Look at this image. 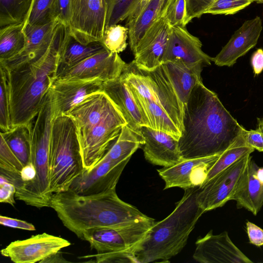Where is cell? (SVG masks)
<instances>
[{
  "instance_id": "obj_1",
  "label": "cell",
  "mask_w": 263,
  "mask_h": 263,
  "mask_svg": "<svg viewBox=\"0 0 263 263\" xmlns=\"http://www.w3.org/2000/svg\"><path fill=\"white\" fill-rule=\"evenodd\" d=\"M243 128L217 94L200 82L184 105L178 140L181 157L189 159L220 154L235 142Z\"/></svg>"
},
{
  "instance_id": "obj_2",
  "label": "cell",
  "mask_w": 263,
  "mask_h": 263,
  "mask_svg": "<svg viewBox=\"0 0 263 263\" xmlns=\"http://www.w3.org/2000/svg\"><path fill=\"white\" fill-rule=\"evenodd\" d=\"M49 207L63 225L80 238L86 230L121 227L151 218L122 200L116 187L97 195L81 196L68 190L53 194Z\"/></svg>"
},
{
  "instance_id": "obj_3",
  "label": "cell",
  "mask_w": 263,
  "mask_h": 263,
  "mask_svg": "<svg viewBox=\"0 0 263 263\" xmlns=\"http://www.w3.org/2000/svg\"><path fill=\"white\" fill-rule=\"evenodd\" d=\"M68 28L60 23L54 39L41 58L6 68L11 127L29 124L37 114L56 79L61 44Z\"/></svg>"
},
{
  "instance_id": "obj_4",
  "label": "cell",
  "mask_w": 263,
  "mask_h": 263,
  "mask_svg": "<svg viewBox=\"0 0 263 263\" xmlns=\"http://www.w3.org/2000/svg\"><path fill=\"white\" fill-rule=\"evenodd\" d=\"M199 188L185 189L174 210L163 220L155 221L141 241L129 250L133 262L167 261L181 252L204 213L196 200Z\"/></svg>"
},
{
  "instance_id": "obj_5",
  "label": "cell",
  "mask_w": 263,
  "mask_h": 263,
  "mask_svg": "<svg viewBox=\"0 0 263 263\" xmlns=\"http://www.w3.org/2000/svg\"><path fill=\"white\" fill-rule=\"evenodd\" d=\"M50 190L67 191L84 170L77 125L69 115L54 117L49 146Z\"/></svg>"
},
{
  "instance_id": "obj_6",
  "label": "cell",
  "mask_w": 263,
  "mask_h": 263,
  "mask_svg": "<svg viewBox=\"0 0 263 263\" xmlns=\"http://www.w3.org/2000/svg\"><path fill=\"white\" fill-rule=\"evenodd\" d=\"M121 76L141 97L160 105L182 130L184 104L163 64L147 70L138 67L133 60L126 64Z\"/></svg>"
},
{
  "instance_id": "obj_7",
  "label": "cell",
  "mask_w": 263,
  "mask_h": 263,
  "mask_svg": "<svg viewBox=\"0 0 263 263\" xmlns=\"http://www.w3.org/2000/svg\"><path fill=\"white\" fill-rule=\"evenodd\" d=\"M126 124L127 122L117 108L95 126L79 133L85 171H89L97 165L118 137L122 127Z\"/></svg>"
},
{
  "instance_id": "obj_8",
  "label": "cell",
  "mask_w": 263,
  "mask_h": 263,
  "mask_svg": "<svg viewBox=\"0 0 263 263\" xmlns=\"http://www.w3.org/2000/svg\"><path fill=\"white\" fill-rule=\"evenodd\" d=\"M153 218L121 227H98L85 230L80 239L89 242L97 253L129 250L144 237L154 224Z\"/></svg>"
},
{
  "instance_id": "obj_9",
  "label": "cell",
  "mask_w": 263,
  "mask_h": 263,
  "mask_svg": "<svg viewBox=\"0 0 263 263\" xmlns=\"http://www.w3.org/2000/svg\"><path fill=\"white\" fill-rule=\"evenodd\" d=\"M106 14V0H70L69 34L83 44L101 41Z\"/></svg>"
},
{
  "instance_id": "obj_10",
  "label": "cell",
  "mask_w": 263,
  "mask_h": 263,
  "mask_svg": "<svg viewBox=\"0 0 263 263\" xmlns=\"http://www.w3.org/2000/svg\"><path fill=\"white\" fill-rule=\"evenodd\" d=\"M250 154L241 158L199 187L196 200L204 212L224 205L232 197L248 163Z\"/></svg>"
},
{
  "instance_id": "obj_11",
  "label": "cell",
  "mask_w": 263,
  "mask_h": 263,
  "mask_svg": "<svg viewBox=\"0 0 263 263\" xmlns=\"http://www.w3.org/2000/svg\"><path fill=\"white\" fill-rule=\"evenodd\" d=\"M117 53L105 49L69 67L58 68L56 79L105 82L119 78L126 65Z\"/></svg>"
},
{
  "instance_id": "obj_12",
  "label": "cell",
  "mask_w": 263,
  "mask_h": 263,
  "mask_svg": "<svg viewBox=\"0 0 263 263\" xmlns=\"http://www.w3.org/2000/svg\"><path fill=\"white\" fill-rule=\"evenodd\" d=\"M70 245L63 238L43 233L11 242L1 253L15 263L40 262Z\"/></svg>"
},
{
  "instance_id": "obj_13",
  "label": "cell",
  "mask_w": 263,
  "mask_h": 263,
  "mask_svg": "<svg viewBox=\"0 0 263 263\" xmlns=\"http://www.w3.org/2000/svg\"><path fill=\"white\" fill-rule=\"evenodd\" d=\"M129 160L116 163L102 158L90 171L84 170L72 182L68 190L81 196L99 194L116 187Z\"/></svg>"
},
{
  "instance_id": "obj_14",
  "label": "cell",
  "mask_w": 263,
  "mask_h": 263,
  "mask_svg": "<svg viewBox=\"0 0 263 263\" xmlns=\"http://www.w3.org/2000/svg\"><path fill=\"white\" fill-rule=\"evenodd\" d=\"M220 154L183 159L173 166L158 170L159 176L165 182L164 189L179 187L185 190L201 186Z\"/></svg>"
},
{
  "instance_id": "obj_15",
  "label": "cell",
  "mask_w": 263,
  "mask_h": 263,
  "mask_svg": "<svg viewBox=\"0 0 263 263\" xmlns=\"http://www.w3.org/2000/svg\"><path fill=\"white\" fill-rule=\"evenodd\" d=\"M193 257L201 263H252L232 242L227 232L215 235L211 230L198 238Z\"/></svg>"
},
{
  "instance_id": "obj_16",
  "label": "cell",
  "mask_w": 263,
  "mask_h": 263,
  "mask_svg": "<svg viewBox=\"0 0 263 263\" xmlns=\"http://www.w3.org/2000/svg\"><path fill=\"white\" fill-rule=\"evenodd\" d=\"M179 61L190 66L211 65L212 57L202 50V43L185 27H171L162 63Z\"/></svg>"
},
{
  "instance_id": "obj_17",
  "label": "cell",
  "mask_w": 263,
  "mask_h": 263,
  "mask_svg": "<svg viewBox=\"0 0 263 263\" xmlns=\"http://www.w3.org/2000/svg\"><path fill=\"white\" fill-rule=\"evenodd\" d=\"M171 29L164 16L146 30L133 52L138 67L151 70L162 64Z\"/></svg>"
},
{
  "instance_id": "obj_18",
  "label": "cell",
  "mask_w": 263,
  "mask_h": 263,
  "mask_svg": "<svg viewBox=\"0 0 263 263\" xmlns=\"http://www.w3.org/2000/svg\"><path fill=\"white\" fill-rule=\"evenodd\" d=\"M103 81L90 80L55 79L51 87L54 117L67 115L71 109L88 96L102 91Z\"/></svg>"
},
{
  "instance_id": "obj_19",
  "label": "cell",
  "mask_w": 263,
  "mask_h": 263,
  "mask_svg": "<svg viewBox=\"0 0 263 263\" xmlns=\"http://www.w3.org/2000/svg\"><path fill=\"white\" fill-rule=\"evenodd\" d=\"M262 29V21L258 16L246 21L221 51L212 58V61L218 66H232L239 58L256 46Z\"/></svg>"
},
{
  "instance_id": "obj_20",
  "label": "cell",
  "mask_w": 263,
  "mask_h": 263,
  "mask_svg": "<svg viewBox=\"0 0 263 263\" xmlns=\"http://www.w3.org/2000/svg\"><path fill=\"white\" fill-rule=\"evenodd\" d=\"M141 133L145 141V158L151 163L170 167L183 160L178 140L172 136L145 126L141 127Z\"/></svg>"
},
{
  "instance_id": "obj_21",
  "label": "cell",
  "mask_w": 263,
  "mask_h": 263,
  "mask_svg": "<svg viewBox=\"0 0 263 263\" xmlns=\"http://www.w3.org/2000/svg\"><path fill=\"white\" fill-rule=\"evenodd\" d=\"M60 23L59 20H57L42 26L24 24L27 43L24 50L14 58L0 62V64L7 68H11L42 57L53 42Z\"/></svg>"
},
{
  "instance_id": "obj_22",
  "label": "cell",
  "mask_w": 263,
  "mask_h": 263,
  "mask_svg": "<svg viewBox=\"0 0 263 263\" xmlns=\"http://www.w3.org/2000/svg\"><path fill=\"white\" fill-rule=\"evenodd\" d=\"M102 91L120 111L132 129L141 133V127L147 126L139 107L121 76L117 79L103 82Z\"/></svg>"
},
{
  "instance_id": "obj_23",
  "label": "cell",
  "mask_w": 263,
  "mask_h": 263,
  "mask_svg": "<svg viewBox=\"0 0 263 263\" xmlns=\"http://www.w3.org/2000/svg\"><path fill=\"white\" fill-rule=\"evenodd\" d=\"M117 107L103 91L93 93L74 106L67 115L76 123L79 133L95 126Z\"/></svg>"
},
{
  "instance_id": "obj_24",
  "label": "cell",
  "mask_w": 263,
  "mask_h": 263,
  "mask_svg": "<svg viewBox=\"0 0 263 263\" xmlns=\"http://www.w3.org/2000/svg\"><path fill=\"white\" fill-rule=\"evenodd\" d=\"M257 165L252 160L248 163L232 197L237 206L256 215L263 205V183L256 175Z\"/></svg>"
},
{
  "instance_id": "obj_25",
  "label": "cell",
  "mask_w": 263,
  "mask_h": 263,
  "mask_svg": "<svg viewBox=\"0 0 263 263\" xmlns=\"http://www.w3.org/2000/svg\"><path fill=\"white\" fill-rule=\"evenodd\" d=\"M174 0H151L135 17L127 21L128 42L133 52L146 30L156 22L166 16Z\"/></svg>"
},
{
  "instance_id": "obj_26",
  "label": "cell",
  "mask_w": 263,
  "mask_h": 263,
  "mask_svg": "<svg viewBox=\"0 0 263 263\" xmlns=\"http://www.w3.org/2000/svg\"><path fill=\"white\" fill-rule=\"evenodd\" d=\"M181 102L184 105L190 93L198 83L202 82L201 65H187L179 61L162 63Z\"/></svg>"
},
{
  "instance_id": "obj_27",
  "label": "cell",
  "mask_w": 263,
  "mask_h": 263,
  "mask_svg": "<svg viewBox=\"0 0 263 263\" xmlns=\"http://www.w3.org/2000/svg\"><path fill=\"white\" fill-rule=\"evenodd\" d=\"M126 84L144 117L147 127L166 133L179 140L182 130L167 113L155 102L141 97L133 88Z\"/></svg>"
},
{
  "instance_id": "obj_28",
  "label": "cell",
  "mask_w": 263,
  "mask_h": 263,
  "mask_svg": "<svg viewBox=\"0 0 263 263\" xmlns=\"http://www.w3.org/2000/svg\"><path fill=\"white\" fill-rule=\"evenodd\" d=\"M105 49L101 41L88 44L80 43L69 34L68 29L59 48L58 68L74 65Z\"/></svg>"
},
{
  "instance_id": "obj_29",
  "label": "cell",
  "mask_w": 263,
  "mask_h": 263,
  "mask_svg": "<svg viewBox=\"0 0 263 263\" xmlns=\"http://www.w3.org/2000/svg\"><path fill=\"white\" fill-rule=\"evenodd\" d=\"M145 143L141 133L132 129L127 124L121 132L103 157L116 163L129 160L132 155Z\"/></svg>"
},
{
  "instance_id": "obj_30",
  "label": "cell",
  "mask_w": 263,
  "mask_h": 263,
  "mask_svg": "<svg viewBox=\"0 0 263 263\" xmlns=\"http://www.w3.org/2000/svg\"><path fill=\"white\" fill-rule=\"evenodd\" d=\"M32 122L12 126L9 130L1 132L2 136L23 166L32 163L31 149Z\"/></svg>"
},
{
  "instance_id": "obj_31",
  "label": "cell",
  "mask_w": 263,
  "mask_h": 263,
  "mask_svg": "<svg viewBox=\"0 0 263 263\" xmlns=\"http://www.w3.org/2000/svg\"><path fill=\"white\" fill-rule=\"evenodd\" d=\"M24 24H12L0 28V62L12 59L24 50L27 43Z\"/></svg>"
},
{
  "instance_id": "obj_32",
  "label": "cell",
  "mask_w": 263,
  "mask_h": 263,
  "mask_svg": "<svg viewBox=\"0 0 263 263\" xmlns=\"http://www.w3.org/2000/svg\"><path fill=\"white\" fill-rule=\"evenodd\" d=\"M254 150L246 144L242 134L234 143L220 154L209 171L202 185L242 157L247 154H251Z\"/></svg>"
},
{
  "instance_id": "obj_33",
  "label": "cell",
  "mask_w": 263,
  "mask_h": 263,
  "mask_svg": "<svg viewBox=\"0 0 263 263\" xmlns=\"http://www.w3.org/2000/svg\"><path fill=\"white\" fill-rule=\"evenodd\" d=\"M59 20V0H33L25 25L42 26Z\"/></svg>"
},
{
  "instance_id": "obj_34",
  "label": "cell",
  "mask_w": 263,
  "mask_h": 263,
  "mask_svg": "<svg viewBox=\"0 0 263 263\" xmlns=\"http://www.w3.org/2000/svg\"><path fill=\"white\" fill-rule=\"evenodd\" d=\"M33 0H0V28L25 23Z\"/></svg>"
},
{
  "instance_id": "obj_35",
  "label": "cell",
  "mask_w": 263,
  "mask_h": 263,
  "mask_svg": "<svg viewBox=\"0 0 263 263\" xmlns=\"http://www.w3.org/2000/svg\"><path fill=\"white\" fill-rule=\"evenodd\" d=\"M139 1L140 0H106L105 29L126 20Z\"/></svg>"
},
{
  "instance_id": "obj_36",
  "label": "cell",
  "mask_w": 263,
  "mask_h": 263,
  "mask_svg": "<svg viewBox=\"0 0 263 263\" xmlns=\"http://www.w3.org/2000/svg\"><path fill=\"white\" fill-rule=\"evenodd\" d=\"M127 38L128 28L116 24L104 30L101 42L106 49L111 52L119 53L126 49Z\"/></svg>"
},
{
  "instance_id": "obj_37",
  "label": "cell",
  "mask_w": 263,
  "mask_h": 263,
  "mask_svg": "<svg viewBox=\"0 0 263 263\" xmlns=\"http://www.w3.org/2000/svg\"><path fill=\"white\" fill-rule=\"evenodd\" d=\"M0 128L1 132L11 128L10 115L9 87L6 67L0 64Z\"/></svg>"
},
{
  "instance_id": "obj_38",
  "label": "cell",
  "mask_w": 263,
  "mask_h": 263,
  "mask_svg": "<svg viewBox=\"0 0 263 263\" xmlns=\"http://www.w3.org/2000/svg\"><path fill=\"white\" fill-rule=\"evenodd\" d=\"M257 0H213L205 14H234Z\"/></svg>"
},
{
  "instance_id": "obj_39",
  "label": "cell",
  "mask_w": 263,
  "mask_h": 263,
  "mask_svg": "<svg viewBox=\"0 0 263 263\" xmlns=\"http://www.w3.org/2000/svg\"><path fill=\"white\" fill-rule=\"evenodd\" d=\"M24 166L4 138L0 140V168L21 172Z\"/></svg>"
},
{
  "instance_id": "obj_40",
  "label": "cell",
  "mask_w": 263,
  "mask_h": 263,
  "mask_svg": "<svg viewBox=\"0 0 263 263\" xmlns=\"http://www.w3.org/2000/svg\"><path fill=\"white\" fill-rule=\"evenodd\" d=\"M165 17L171 27H185L187 23L185 0H174Z\"/></svg>"
},
{
  "instance_id": "obj_41",
  "label": "cell",
  "mask_w": 263,
  "mask_h": 263,
  "mask_svg": "<svg viewBox=\"0 0 263 263\" xmlns=\"http://www.w3.org/2000/svg\"><path fill=\"white\" fill-rule=\"evenodd\" d=\"M213 0H185L187 24L194 18H199L205 14Z\"/></svg>"
},
{
  "instance_id": "obj_42",
  "label": "cell",
  "mask_w": 263,
  "mask_h": 263,
  "mask_svg": "<svg viewBox=\"0 0 263 263\" xmlns=\"http://www.w3.org/2000/svg\"><path fill=\"white\" fill-rule=\"evenodd\" d=\"M242 135L246 144L259 152H263V133L258 129L247 130L243 128Z\"/></svg>"
},
{
  "instance_id": "obj_43",
  "label": "cell",
  "mask_w": 263,
  "mask_h": 263,
  "mask_svg": "<svg viewBox=\"0 0 263 263\" xmlns=\"http://www.w3.org/2000/svg\"><path fill=\"white\" fill-rule=\"evenodd\" d=\"M15 187L0 177V202L14 205L15 202Z\"/></svg>"
},
{
  "instance_id": "obj_44",
  "label": "cell",
  "mask_w": 263,
  "mask_h": 263,
  "mask_svg": "<svg viewBox=\"0 0 263 263\" xmlns=\"http://www.w3.org/2000/svg\"><path fill=\"white\" fill-rule=\"evenodd\" d=\"M246 229L251 243L257 247L263 246V229L250 221L246 223Z\"/></svg>"
},
{
  "instance_id": "obj_45",
  "label": "cell",
  "mask_w": 263,
  "mask_h": 263,
  "mask_svg": "<svg viewBox=\"0 0 263 263\" xmlns=\"http://www.w3.org/2000/svg\"><path fill=\"white\" fill-rule=\"evenodd\" d=\"M0 223L5 227L22 229L27 231H34L33 224L27 221L13 218L0 216Z\"/></svg>"
},
{
  "instance_id": "obj_46",
  "label": "cell",
  "mask_w": 263,
  "mask_h": 263,
  "mask_svg": "<svg viewBox=\"0 0 263 263\" xmlns=\"http://www.w3.org/2000/svg\"><path fill=\"white\" fill-rule=\"evenodd\" d=\"M251 64L255 76L259 74L263 70V49H257L252 54Z\"/></svg>"
},
{
  "instance_id": "obj_47",
  "label": "cell",
  "mask_w": 263,
  "mask_h": 263,
  "mask_svg": "<svg viewBox=\"0 0 263 263\" xmlns=\"http://www.w3.org/2000/svg\"><path fill=\"white\" fill-rule=\"evenodd\" d=\"M59 21L68 26L70 17V0H59Z\"/></svg>"
},
{
  "instance_id": "obj_48",
  "label": "cell",
  "mask_w": 263,
  "mask_h": 263,
  "mask_svg": "<svg viewBox=\"0 0 263 263\" xmlns=\"http://www.w3.org/2000/svg\"><path fill=\"white\" fill-rule=\"evenodd\" d=\"M150 1L151 0H140L135 8L126 18V21L136 16Z\"/></svg>"
},
{
  "instance_id": "obj_49",
  "label": "cell",
  "mask_w": 263,
  "mask_h": 263,
  "mask_svg": "<svg viewBox=\"0 0 263 263\" xmlns=\"http://www.w3.org/2000/svg\"><path fill=\"white\" fill-rule=\"evenodd\" d=\"M68 262L63 257L61 253L59 251L58 252L51 255L47 258L40 261V263L43 262Z\"/></svg>"
},
{
  "instance_id": "obj_50",
  "label": "cell",
  "mask_w": 263,
  "mask_h": 263,
  "mask_svg": "<svg viewBox=\"0 0 263 263\" xmlns=\"http://www.w3.org/2000/svg\"><path fill=\"white\" fill-rule=\"evenodd\" d=\"M256 173L258 178L263 183V167H259L257 165Z\"/></svg>"
},
{
  "instance_id": "obj_51",
  "label": "cell",
  "mask_w": 263,
  "mask_h": 263,
  "mask_svg": "<svg viewBox=\"0 0 263 263\" xmlns=\"http://www.w3.org/2000/svg\"><path fill=\"white\" fill-rule=\"evenodd\" d=\"M257 129H259L260 131L263 133V118H257Z\"/></svg>"
},
{
  "instance_id": "obj_52",
  "label": "cell",
  "mask_w": 263,
  "mask_h": 263,
  "mask_svg": "<svg viewBox=\"0 0 263 263\" xmlns=\"http://www.w3.org/2000/svg\"><path fill=\"white\" fill-rule=\"evenodd\" d=\"M258 4H263V0H257Z\"/></svg>"
},
{
  "instance_id": "obj_53",
  "label": "cell",
  "mask_w": 263,
  "mask_h": 263,
  "mask_svg": "<svg viewBox=\"0 0 263 263\" xmlns=\"http://www.w3.org/2000/svg\"><path fill=\"white\" fill-rule=\"evenodd\" d=\"M262 118H263V117H262Z\"/></svg>"
}]
</instances>
